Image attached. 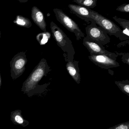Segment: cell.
I'll use <instances>...</instances> for the list:
<instances>
[{"mask_svg":"<svg viewBox=\"0 0 129 129\" xmlns=\"http://www.w3.org/2000/svg\"><path fill=\"white\" fill-rule=\"evenodd\" d=\"M49 71L50 67L46 60L42 58L23 83L21 91L28 97L43 92L47 87V84L40 85L39 83Z\"/></svg>","mask_w":129,"mask_h":129,"instance_id":"obj_1","label":"cell"},{"mask_svg":"<svg viewBox=\"0 0 129 129\" xmlns=\"http://www.w3.org/2000/svg\"><path fill=\"white\" fill-rule=\"evenodd\" d=\"M26 52H21L15 55L10 62L11 76L15 80L22 75L25 70V66L28 60Z\"/></svg>","mask_w":129,"mask_h":129,"instance_id":"obj_2","label":"cell"},{"mask_svg":"<svg viewBox=\"0 0 129 129\" xmlns=\"http://www.w3.org/2000/svg\"><path fill=\"white\" fill-rule=\"evenodd\" d=\"M53 12L57 20L69 31L74 33L77 37V40L81 37H84V34L82 33L77 24L70 18L62 10L55 9L53 10Z\"/></svg>","mask_w":129,"mask_h":129,"instance_id":"obj_3","label":"cell"},{"mask_svg":"<svg viewBox=\"0 0 129 129\" xmlns=\"http://www.w3.org/2000/svg\"><path fill=\"white\" fill-rule=\"evenodd\" d=\"M89 11L90 19L94 20L96 24L110 34H117L122 32L121 29L118 26L108 19L95 11L90 9Z\"/></svg>","mask_w":129,"mask_h":129,"instance_id":"obj_4","label":"cell"},{"mask_svg":"<svg viewBox=\"0 0 129 129\" xmlns=\"http://www.w3.org/2000/svg\"><path fill=\"white\" fill-rule=\"evenodd\" d=\"M89 58L91 61L101 68L108 69L120 66L113 57L104 55H90Z\"/></svg>","mask_w":129,"mask_h":129,"instance_id":"obj_5","label":"cell"},{"mask_svg":"<svg viewBox=\"0 0 129 129\" xmlns=\"http://www.w3.org/2000/svg\"><path fill=\"white\" fill-rule=\"evenodd\" d=\"M50 28L53 38L60 47L66 50L71 42L64 31L53 22L50 23Z\"/></svg>","mask_w":129,"mask_h":129,"instance_id":"obj_6","label":"cell"},{"mask_svg":"<svg viewBox=\"0 0 129 129\" xmlns=\"http://www.w3.org/2000/svg\"><path fill=\"white\" fill-rule=\"evenodd\" d=\"M87 28V39L89 38L90 41H95L103 44H106L109 42L110 39L106 32L102 30L100 28L96 26H89Z\"/></svg>","mask_w":129,"mask_h":129,"instance_id":"obj_7","label":"cell"},{"mask_svg":"<svg viewBox=\"0 0 129 129\" xmlns=\"http://www.w3.org/2000/svg\"><path fill=\"white\" fill-rule=\"evenodd\" d=\"M83 44L88 50L90 55H104L113 57L114 54L106 50L104 47L87 38H84Z\"/></svg>","mask_w":129,"mask_h":129,"instance_id":"obj_8","label":"cell"},{"mask_svg":"<svg viewBox=\"0 0 129 129\" xmlns=\"http://www.w3.org/2000/svg\"><path fill=\"white\" fill-rule=\"evenodd\" d=\"M31 16L35 24L44 32H46V23L44 15L37 7L34 6L32 7Z\"/></svg>","mask_w":129,"mask_h":129,"instance_id":"obj_9","label":"cell"},{"mask_svg":"<svg viewBox=\"0 0 129 129\" xmlns=\"http://www.w3.org/2000/svg\"><path fill=\"white\" fill-rule=\"evenodd\" d=\"M10 119L13 123L16 125H20L24 127L29 125V121L24 118L22 114V111L19 109L11 112Z\"/></svg>","mask_w":129,"mask_h":129,"instance_id":"obj_10","label":"cell"},{"mask_svg":"<svg viewBox=\"0 0 129 129\" xmlns=\"http://www.w3.org/2000/svg\"><path fill=\"white\" fill-rule=\"evenodd\" d=\"M71 11L77 16L84 18H90L89 9L82 6L69 4L68 6Z\"/></svg>","mask_w":129,"mask_h":129,"instance_id":"obj_11","label":"cell"},{"mask_svg":"<svg viewBox=\"0 0 129 129\" xmlns=\"http://www.w3.org/2000/svg\"><path fill=\"white\" fill-rule=\"evenodd\" d=\"M66 69L69 74L77 83H80V75L76 66L71 61H68L66 65Z\"/></svg>","mask_w":129,"mask_h":129,"instance_id":"obj_12","label":"cell"},{"mask_svg":"<svg viewBox=\"0 0 129 129\" xmlns=\"http://www.w3.org/2000/svg\"><path fill=\"white\" fill-rule=\"evenodd\" d=\"M13 23L16 25L27 28H30L32 26V24L30 19L22 16H17L13 21Z\"/></svg>","mask_w":129,"mask_h":129,"instance_id":"obj_13","label":"cell"},{"mask_svg":"<svg viewBox=\"0 0 129 129\" xmlns=\"http://www.w3.org/2000/svg\"><path fill=\"white\" fill-rule=\"evenodd\" d=\"M51 38V34L50 32H43L39 33L36 36V39L40 45H45L48 42Z\"/></svg>","mask_w":129,"mask_h":129,"instance_id":"obj_14","label":"cell"},{"mask_svg":"<svg viewBox=\"0 0 129 129\" xmlns=\"http://www.w3.org/2000/svg\"><path fill=\"white\" fill-rule=\"evenodd\" d=\"M73 2H75L81 6L90 8H94L96 6V0H74Z\"/></svg>","mask_w":129,"mask_h":129,"instance_id":"obj_15","label":"cell"},{"mask_svg":"<svg viewBox=\"0 0 129 129\" xmlns=\"http://www.w3.org/2000/svg\"><path fill=\"white\" fill-rule=\"evenodd\" d=\"M116 84L119 87L120 89L123 92L129 94V84L123 83L122 82H115Z\"/></svg>","mask_w":129,"mask_h":129,"instance_id":"obj_16","label":"cell"},{"mask_svg":"<svg viewBox=\"0 0 129 129\" xmlns=\"http://www.w3.org/2000/svg\"><path fill=\"white\" fill-rule=\"evenodd\" d=\"M116 10L121 12L129 13V4H124L118 7Z\"/></svg>","mask_w":129,"mask_h":129,"instance_id":"obj_17","label":"cell"},{"mask_svg":"<svg viewBox=\"0 0 129 129\" xmlns=\"http://www.w3.org/2000/svg\"><path fill=\"white\" fill-rule=\"evenodd\" d=\"M2 85V79H1V71H0V89Z\"/></svg>","mask_w":129,"mask_h":129,"instance_id":"obj_18","label":"cell"},{"mask_svg":"<svg viewBox=\"0 0 129 129\" xmlns=\"http://www.w3.org/2000/svg\"><path fill=\"white\" fill-rule=\"evenodd\" d=\"M19 1L21 3H25V2H27V0H26V1H20V0H19Z\"/></svg>","mask_w":129,"mask_h":129,"instance_id":"obj_19","label":"cell"},{"mask_svg":"<svg viewBox=\"0 0 129 129\" xmlns=\"http://www.w3.org/2000/svg\"><path fill=\"white\" fill-rule=\"evenodd\" d=\"M1 28H0V38H1Z\"/></svg>","mask_w":129,"mask_h":129,"instance_id":"obj_20","label":"cell"}]
</instances>
